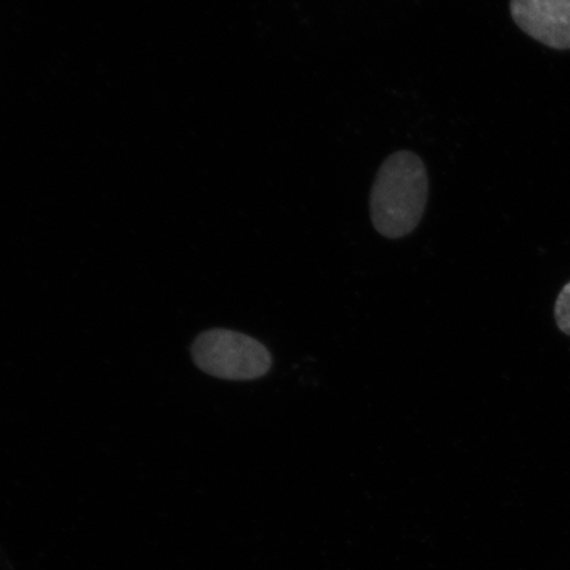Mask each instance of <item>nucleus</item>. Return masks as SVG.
Masks as SVG:
<instances>
[{
  "label": "nucleus",
  "instance_id": "4",
  "mask_svg": "<svg viewBox=\"0 0 570 570\" xmlns=\"http://www.w3.org/2000/svg\"><path fill=\"white\" fill-rule=\"evenodd\" d=\"M554 318L560 331L570 336V282L562 288L556 301Z\"/></svg>",
  "mask_w": 570,
  "mask_h": 570
},
{
  "label": "nucleus",
  "instance_id": "3",
  "mask_svg": "<svg viewBox=\"0 0 570 570\" xmlns=\"http://www.w3.org/2000/svg\"><path fill=\"white\" fill-rule=\"evenodd\" d=\"M512 20L530 38L552 49H570V0H511Z\"/></svg>",
  "mask_w": 570,
  "mask_h": 570
},
{
  "label": "nucleus",
  "instance_id": "2",
  "mask_svg": "<svg viewBox=\"0 0 570 570\" xmlns=\"http://www.w3.org/2000/svg\"><path fill=\"white\" fill-rule=\"evenodd\" d=\"M191 355L199 370L226 381H253L268 374L273 356L259 341L238 332L212 330L199 334Z\"/></svg>",
  "mask_w": 570,
  "mask_h": 570
},
{
  "label": "nucleus",
  "instance_id": "1",
  "mask_svg": "<svg viewBox=\"0 0 570 570\" xmlns=\"http://www.w3.org/2000/svg\"><path fill=\"white\" fill-rule=\"evenodd\" d=\"M430 183L422 159L410 151L391 155L377 170L370 195L375 230L390 239L405 237L422 219Z\"/></svg>",
  "mask_w": 570,
  "mask_h": 570
}]
</instances>
